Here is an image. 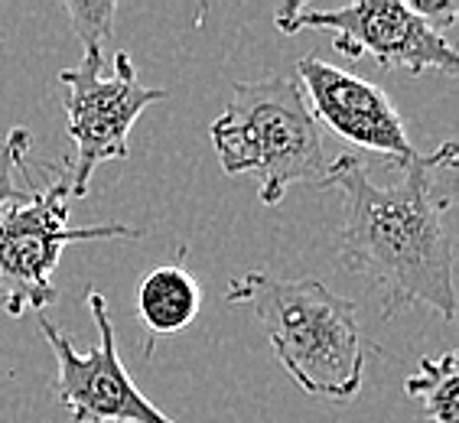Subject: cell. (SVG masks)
<instances>
[{
  "mask_svg": "<svg viewBox=\"0 0 459 423\" xmlns=\"http://www.w3.org/2000/svg\"><path fill=\"white\" fill-rule=\"evenodd\" d=\"M212 147L229 177H255L257 195L277 209L293 183L323 179L326 151L297 79L235 82L229 108L215 117Z\"/></svg>",
  "mask_w": 459,
  "mask_h": 423,
  "instance_id": "3",
  "label": "cell"
},
{
  "mask_svg": "<svg viewBox=\"0 0 459 423\" xmlns=\"http://www.w3.org/2000/svg\"><path fill=\"white\" fill-rule=\"evenodd\" d=\"M404 394L420 401L433 423H459V358L443 352L437 358H420L417 375L404 381Z\"/></svg>",
  "mask_w": 459,
  "mask_h": 423,
  "instance_id": "10",
  "label": "cell"
},
{
  "mask_svg": "<svg viewBox=\"0 0 459 423\" xmlns=\"http://www.w3.org/2000/svg\"><path fill=\"white\" fill-rule=\"evenodd\" d=\"M456 153V143L446 141L407 167L398 186L371 183L365 163L352 153L336 157L323 173V186L342 195L339 264L371 281L388 319L417 303L456 319L453 235L446 231L453 199L437 195L430 179L437 169L453 167Z\"/></svg>",
  "mask_w": 459,
  "mask_h": 423,
  "instance_id": "1",
  "label": "cell"
},
{
  "mask_svg": "<svg viewBox=\"0 0 459 423\" xmlns=\"http://www.w3.org/2000/svg\"><path fill=\"white\" fill-rule=\"evenodd\" d=\"M274 23L287 36L300 30L333 33L336 53L345 59H371L381 69H407L411 75L437 69L450 79L459 72V56L450 39L411 13L401 0H359L336 10L283 4L277 7Z\"/></svg>",
  "mask_w": 459,
  "mask_h": 423,
  "instance_id": "5",
  "label": "cell"
},
{
  "mask_svg": "<svg viewBox=\"0 0 459 423\" xmlns=\"http://www.w3.org/2000/svg\"><path fill=\"white\" fill-rule=\"evenodd\" d=\"M65 10H69V20L75 27V36L85 46V53H101V43L115 33L117 4H82V0H72V4H65Z\"/></svg>",
  "mask_w": 459,
  "mask_h": 423,
  "instance_id": "11",
  "label": "cell"
},
{
  "mask_svg": "<svg viewBox=\"0 0 459 423\" xmlns=\"http://www.w3.org/2000/svg\"><path fill=\"white\" fill-rule=\"evenodd\" d=\"M407 7H411V13H417V17L424 20V23L440 30V33L443 27H453V20L459 13L456 0H411Z\"/></svg>",
  "mask_w": 459,
  "mask_h": 423,
  "instance_id": "13",
  "label": "cell"
},
{
  "mask_svg": "<svg viewBox=\"0 0 459 423\" xmlns=\"http://www.w3.org/2000/svg\"><path fill=\"white\" fill-rule=\"evenodd\" d=\"M297 85L307 91V105L316 124H326L336 137L355 143L359 151L378 153L401 169L424 160V153L407 137L404 117L381 85L336 69L316 56L297 62Z\"/></svg>",
  "mask_w": 459,
  "mask_h": 423,
  "instance_id": "8",
  "label": "cell"
},
{
  "mask_svg": "<svg viewBox=\"0 0 459 423\" xmlns=\"http://www.w3.org/2000/svg\"><path fill=\"white\" fill-rule=\"evenodd\" d=\"M101 53H85L75 69H62L59 82L65 89V117H69V137L75 143V160L65 173L69 195L85 199L91 189L95 169L108 160H124L131 153L134 121L151 105L169 98L167 89L143 85L134 59L127 53L115 56V72H101Z\"/></svg>",
  "mask_w": 459,
  "mask_h": 423,
  "instance_id": "6",
  "label": "cell"
},
{
  "mask_svg": "<svg viewBox=\"0 0 459 423\" xmlns=\"http://www.w3.org/2000/svg\"><path fill=\"white\" fill-rule=\"evenodd\" d=\"M203 290L183 264H163L137 283V323L151 335L183 332L199 313Z\"/></svg>",
  "mask_w": 459,
  "mask_h": 423,
  "instance_id": "9",
  "label": "cell"
},
{
  "mask_svg": "<svg viewBox=\"0 0 459 423\" xmlns=\"http://www.w3.org/2000/svg\"><path fill=\"white\" fill-rule=\"evenodd\" d=\"M225 300L247 306L267 332L277 362L313 397L352 401L362 391L365 355L355 306L316 277L241 273Z\"/></svg>",
  "mask_w": 459,
  "mask_h": 423,
  "instance_id": "2",
  "label": "cell"
},
{
  "mask_svg": "<svg viewBox=\"0 0 459 423\" xmlns=\"http://www.w3.org/2000/svg\"><path fill=\"white\" fill-rule=\"evenodd\" d=\"M69 179L65 173H49L46 183L27 189V199L0 212V281L7 287L4 309L20 319L27 309L46 313L59 290L53 273L62 251L75 241H108V238H141L127 225H69Z\"/></svg>",
  "mask_w": 459,
  "mask_h": 423,
  "instance_id": "4",
  "label": "cell"
},
{
  "mask_svg": "<svg viewBox=\"0 0 459 423\" xmlns=\"http://www.w3.org/2000/svg\"><path fill=\"white\" fill-rule=\"evenodd\" d=\"M30 153V131L27 127H13V131L0 141V209L27 199V189L17 183V169Z\"/></svg>",
  "mask_w": 459,
  "mask_h": 423,
  "instance_id": "12",
  "label": "cell"
},
{
  "mask_svg": "<svg viewBox=\"0 0 459 423\" xmlns=\"http://www.w3.org/2000/svg\"><path fill=\"white\" fill-rule=\"evenodd\" d=\"M98 329V345L75 352V345L53 319L39 313V332L49 339L56 355V394L69 410L72 423H177L143 394L117 355L115 323L108 300L98 290L85 297Z\"/></svg>",
  "mask_w": 459,
  "mask_h": 423,
  "instance_id": "7",
  "label": "cell"
}]
</instances>
